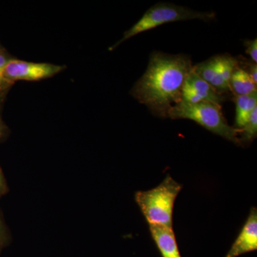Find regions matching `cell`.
Returning <instances> with one entry per match:
<instances>
[{
	"label": "cell",
	"instance_id": "cell-8",
	"mask_svg": "<svg viewBox=\"0 0 257 257\" xmlns=\"http://www.w3.org/2000/svg\"><path fill=\"white\" fill-rule=\"evenodd\" d=\"M257 249V210L251 208L246 222L225 257H237Z\"/></svg>",
	"mask_w": 257,
	"mask_h": 257
},
{
	"label": "cell",
	"instance_id": "cell-15",
	"mask_svg": "<svg viewBox=\"0 0 257 257\" xmlns=\"http://www.w3.org/2000/svg\"><path fill=\"white\" fill-rule=\"evenodd\" d=\"M248 70H246V72L252 79L253 83L257 85V65L256 63H250L248 64Z\"/></svg>",
	"mask_w": 257,
	"mask_h": 257
},
{
	"label": "cell",
	"instance_id": "cell-17",
	"mask_svg": "<svg viewBox=\"0 0 257 257\" xmlns=\"http://www.w3.org/2000/svg\"><path fill=\"white\" fill-rule=\"evenodd\" d=\"M5 128L4 126H3V123H2L1 119H0V138L3 136V134H4Z\"/></svg>",
	"mask_w": 257,
	"mask_h": 257
},
{
	"label": "cell",
	"instance_id": "cell-16",
	"mask_svg": "<svg viewBox=\"0 0 257 257\" xmlns=\"http://www.w3.org/2000/svg\"><path fill=\"white\" fill-rule=\"evenodd\" d=\"M5 187L4 179H3V174H2L1 170H0V194L4 191Z\"/></svg>",
	"mask_w": 257,
	"mask_h": 257
},
{
	"label": "cell",
	"instance_id": "cell-7",
	"mask_svg": "<svg viewBox=\"0 0 257 257\" xmlns=\"http://www.w3.org/2000/svg\"><path fill=\"white\" fill-rule=\"evenodd\" d=\"M224 97L214 90L194 71L189 74L182 87L181 101L189 104L210 102L220 104Z\"/></svg>",
	"mask_w": 257,
	"mask_h": 257
},
{
	"label": "cell",
	"instance_id": "cell-12",
	"mask_svg": "<svg viewBox=\"0 0 257 257\" xmlns=\"http://www.w3.org/2000/svg\"><path fill=\"white\" fill-rule=\"evenodd\" d=\"M257 135V108L253 110L246 124L239 130L240 143H251Z\"/></svg>",
	"mask_w": 257,
	"mask_h": 257
},
{
	"label": "cell",
	"instance_id": "cell-11",
	"mask_svg": "<svg viewBox=\"0 0 257 257\" xmlns=\"http://www.w3.org/2000/svg\"><path fill=\"white\" fill-rule=\"evenodd\" d=\"M229 87L230 91L234 93L235 96L249 95L257 92L256 84L253 83L246 71L239 66L231 75Z\"/></svg>",
	"mask_w": 257,
	"mask_h": 257
},
{
	"label": "cell",
	"instance_id": "cell-14",
	"mask_svg": "<svg viewBox=\"0 0 257 257\" xmlns=\"http://www.w3.org/2000/svg\"><path fill=\"white\" fill-rule=\"evenodd\" d=\"M243 45L246 47V53L247 54L253 63L257 62V39L252 40H245Z\"/></svg>",
	"mask_w": 257,
	"mask_h": 257
},
{
	"label": "cell",
	"instance_id": "cell-1",
	"mask_svg": "<svg viewBox=\"0 0 257 257\" xmlns=\"http://www.w3.org/2000/svg\"><path fill=\"white\" fill-rule=\"evenodd\" d=\"M192 68L188 55L153 52L130 94L155 116L168 118L171 109L181 101L184 81Z\"/></svg>",
	"mask_w": 257,
	"mask_h": 257
},
{
	"label": "cell",
	"instance_id": "cell-5",
	"mask_svg": "<svg viewBox=\"0 0 257 257\" xmlns=\"http://www.w3.org/2000/svg\"><path fill=\"white\" fill-rule=\"evenodd\" d=\"M237 67L236 59L229 55H221L193 66L192 70L222 95L229 92L230 79Z\"/></svg>",
	"mask_w": 257,
	"mask_h": 257
},
{
	"label": "cell",
	"instance_id": "cell-18",
	"mask_svg": "<svg viewBox=\"0 0 257 257\" xmlns=\"http://www.w3.org/2000/svg\"><path fill=\"white\" fill-rule=\"evenodd\" d=\"M3 239V228H2L1 222H0V243L2 242Z\"/></svg>",
	"mask_w": 257,
	"mask_h": 257
},
{
	"label": "cell",
	"instance_id": "cell-3",
	"mask_svg": "<svg viewBox=\"0 0 257 257\" xmlns=\"http://www.w3.org/2000/svg\"><path fill=\"white\" fill-rule=\"evenodd\" d=\"M215 17V13L211 12L196 11L171 3H157L147 10L131 28L126 30L119 41L109 47V51L114 50L123 42L139 34L153 30L165 24L192 20L209 22L214 20Z\"/></svg>",
	"mask_w": 257,
	"mask_h": 257
},
{
	"label": "cell",
	"instance_id": "cell-2",
	"mask_svg": "<svg viewBox=\"0 0 257 257\" xmlns=\"http://www.w3.org/2000/svg\"><path fill=\"white\" fill-rule=\"evenodd\" d=\"M182 189V184L167 175L155 188L136 192L135 201L149 225L172 228L174 207Z\"/></svg>",
	"mask_w": 257,
	"mask_h": 257
},
{
	"label": "cell",
	"instance_id": "cell-6",
	"mask_svg": "<svg viewBox=\"0 0 257 257\" xmlns=\"http://www.w3.org/2000/svg\"><path fill=\"white\" fill-rule=\"evenodd\" d=\"M65 68V66L59 64L27 62L13 58L6 64L5 76L12 83L19 80L38 81L51 78Z\"/></svg>",
	"mask_w": 257,
	"mask_h": 257
},
{
	"label": "cell",
	"instance_id": "cell-9",
	"mask_svg": "<svg viewBox=\"0 0 257 257\" xmlns=\"http://www.w3.org/2000/svg\"><path fill=\"white\" fill-rule=\"evenodd\" d=\"M150 229L162 257H182L172 228L150 224Z\"/></svg>",
	"mask_w": 257,
	"mask_h": 257
},
{
	"label": "cell",
	"instance_id": "cell-4",
	"mask_svg": "<svg viewBox=\"0 0 257 257\" xmlns=\"http://www.w3.org/2000/svg\"><path fill=\"white\" fill-rule=\"evenodd\" d=\"M168 118L192 120L211 133L241 145L239 130L228 124L221 111L220 104L210 102L189 104L180 101L171 109Z\"/></svg>",
	"mask_w": 257,
	"mask_h": 257
},
{
	"label": "cell",
	"instance_id": "cell-13",
	"mask_svg": "<svg viewBox=\"0 0 257 257\" xmlns=\"http://www.w3.org/2000/svg\"><path fill=\"white\" fill-rule=\"evenodd\" d=\"M11 59L13 58H10L3 51L0 50V92L6 90L10 86L13 84L5 78V67H6L7 63Z\"/></svg>",
	"mask_w": 257,
	"mask_h": 257
},
{
	"label": "cell",
	"instance_id": "cell-10",
	"mask_svg": "<svg viewBox=\"0 0 257 257\" xmlns=\"http://www.w3.org/2000/svg\"><path fill=\"white\" fill-rule=\"evenodd\" d=\"M236 117L234 128L241 130L246 124L253 110L257 108V92L249 95L235 96Z\"/></svg>",
	"mask_w": 257,
	"mask_h": 257
}]
</instances>
